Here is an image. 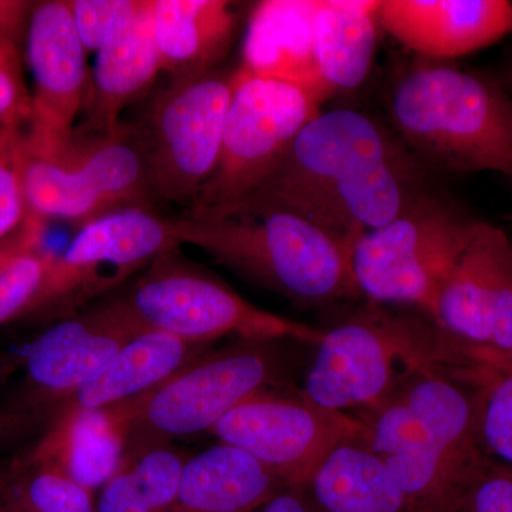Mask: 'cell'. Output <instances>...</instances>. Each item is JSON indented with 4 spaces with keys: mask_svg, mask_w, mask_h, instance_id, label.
I'll return each instance as SVG.
<instances>
[{
    "mask_svg": "<svg viewBox=\"0 0 512 512\" xmlns=\"http://www.w3.org/2000/svg\"><path fill=\"white\" fill-rule=\"evenodd\" d=\"M431 178L393 128L362 111L322 110L274 173L241 201L285 208L357 241L436 190Z\"/></svg>",
    "mask_w": 512,
    "mask_h": 512,
    "instance_id": "6da1fadb",
    "label": "cell"
},
{
    "mask_svg": "<svg viewBox=\"0 0 512 512\" xmlns=\"http://www.w3.org/2000/svg\"><path fill=\"white\" fill-rule=\"evenodd\" d=\"M480 375L419 373L356 410L363 440L402 490L407 512H460L490 456L480 436Z\"/></svg>",
    "mask_w": 512,
    "mask_h": 512,
    "instance_id": "7a4b0ae2",
    "label": "cell"
},
{
    "mask_svg": "<svg viewBox=\"0 0 512 512\" xmlns=\"http://www.w3.org/2000/svg\"><path fill=\"white\" fill-rule=\"evenodd\" d=\"M178 244L202 249L248 281L295 305L355 301L356 241L275 205L234 202L168 218Z\"/></svg>",
    "mask_w": 512,
    "mask_h": 512,
    "instance_id": "3957f363",
    "label": "cell"
},
{
    "mask_svg": "<svg viewBox=\"0 0 512 512\" xmlns=\"http://www.w3.org/2000/svg\"><path fill=\"white\" fill-rule=\"evenodd\" d=\"M484 366L426 313L369 302L323 332L301 392L336 412L387 399L419 373L463 375Z\"/></svg>",
    "mask_w": 512,
    "mask_h": 512,
    "instance_id": "277c9868",
    "label": "cell"
},
{
    "mask_svg": "<svg viewBox=\"0 0 512 512\" xmlns=\"http://www.w3.org/2000/svg\"><path fill=\"white\" fill-rule=\"evenodd\" d=\"M390 123L430 171H493L512 181V100L503 84L444 62L414 64L394 83Z\"/></svg>",
    "mask_w": 512,
    "mask_h": 512,
    "instance_id": "5b68a950",
    "label": "cell"
},
{
    "mask_svg": "<svg viewBox=\"0 0 512 512\" xmlns=\"http://www.w3.org/2000/svg\"><path fill=\"white\" fill-rule=\"evenodd\" d=\"M291 343L235 339L194 357L148 392L116 404L127 424L123 466L148 451L170 446L177 437L210 433L252 394L285 389L293 367Z\"/></svg>",
    "mask_w": 512,
    "mask_h": 512,
    "instance_id": "8992f818",
    "label": "cell"
},
{
    "mask_svg": "<svg viewBox=\"0 0 512 512\" xmlns=\"http://www.w3.org/2000/svg\"><path fill=\"white\" fill-rule=\"evenodd\" d=\"M147 330L121 299L45 330L28 350L22 380L0 403V451L39 439L77 390Z\"/></svg>",
    "mask_w": 512,
    "mask_h": 512,
    "instance_id": "52a82bcc",
    "label": "cell"
},
{
    "mask_svg": "<svg viewBox=\"0 0 512 512\" xmlns=\"http://www.w3.org/2000/svg\"><path fill=\"white\" fill-rule=\"evenodd\" d=\"M478 220L436 190L353 245L356 284L367 301L417 309L431 318L437 295Z\"/></svg>",
    "mask_w": 512,
    "mask_h": 512,
    "instance_id": "ba28073f",
    "label": "cell"
},
{
    "mask_svg": "<svg viewBox=\"0 0 512 512\" xmlns=\"http://www.w3.org/2000/svg\"><path fill=\"white\" fill-rule=\"evenodd\" d=\"M121 301L144 328L202 345L235 336L316 346L323 336V330L265 311L242 298L217 276L181 259L178 248L154 259Z\"/></svg>",
    "mask_w": 512,
    "mask_h": 512,
    "instance_id": "9c48e42d",
    "label": "cell"
},
{
    "mask_svg": "<svg viewBox=\"0 0 512 512\" xmlns=\"http://www.w3.org/2000/svg\"><path fill=\"white\" fill-rule=\"evenodd\" d=\"M235 72L171 82L134 126L153 200L192 207L220 158Z\"/></svg>",
    "mask_w": 512,
    "mask_h": 512,
    "instance_id": "30bf717a",
    "label": "cell"
},
{
    "mask_svg": "<svg viewBox=\"0 0 512 512\" xmlns=\"http://www.w3.org/2000/svg\"><path fill=\"white\" fill-rule=\"evenodd\" d=\"M320 111L319 101L302 87L235 70L220 158L191 208L222 207L248 197Z\"/></svg>",
    "mask_w": 512,
    "mask_h": 512,
    "instance_id": "8fae6325",
    "label": "cell"
},
{
    "mask_svg": "<svg viewBox=\"0 0 512 512\" xmlns=\"http://www.w3.org/2000/svg\"><path fill=\"white\" fill-rule=\"evenodd\" d=\"M178 247L168 218L151 208L109 212L79 228L69 247L55 256L25 316L72 318L87 302Z\"/></svg>",
    "mask_w": 512,
    "mask_h": 512,
    "instance_id": "7c38bea8",
    "label": "cell"
},
{
    "mask_svg": "<svg viewBox=\"0 0 512 512\" xmlns=\"http://www.w3.org/2000/svg\"><path fill=\"white\" fill-rule=\"evenodd\" d=\"M210 434L295 485L308 484L339 444L365 437L366 427L353 414L326 409L285 387L252 394L225 414Z\"/></svg>",
    "mask_w": 512,
    "mask_h": 512,
    "instance_id": "4fadbf2b",
    "label": "cell"
},
{
    "mask_svg": "<svg viewBox=\"0 0 512 512\" xmlns=\"http://www.w3.org/2000/svg\"><path fill=\"white\" fill-rule=\"evenodd\" d=\"M25 53L33 79L26 148L53 153L73 140L90 90L87 52L67 0L35 3Z\"/></svg>",
    "mask_w": 512,
    "mask_h": 512,
    "instance_id": "5bb4252c",
    "label": "cell"
},
{
    "mask_svg": "<svg viewBox=\"0 0 512 512\" xmlns=\"http://www.w3.org/2000/svg\"><path fill=\"white\" fill-rule=\"evenodd\" d=\"M431 319L478 352L512 356V242L503 229L477 222Z\"/></svg>",
    "mask_w": 512,
    "mask_h": 512,
    "instance_id": "9a60e30c",
    "label": "cell"
},
{
    "mask_svg": "<svg viewBox=\"0 0 512 512\" xmlns=\"http://www.w3.org/2000/svg\"><path fill=\"white\" fill-rule=\"evenodd\" d=\"M380 28L426 60L456 59L512 32L508 0H382Z\"/></svg>",
    "mask_w": 512,
    "mask_h": 512,
    "instance_id": "2e32d148",
    "label": "cell"
},
{
    "mask_svg": "<svg viewBox=\"0 0 512 512\" xmlns=\"http://www.w3.org/2000/svg\"><path fill=\"white\" fill-rule=\"evenodd\" d=\"M318 0H264L249 15L239 70L295 84L320 106L328 100L313 57Z\"/></svg>",
    "mask_w": 512,
    "mask_h": 512,
    "instance_id": "e0dca14e",
    "label": "cell"
},
{
    "mask_svg": "<svg viewBox=\"0 0 512 512\" xmlns=\"http://www.w3.org/2000/svg\"><path fill=\"white\" fill-rule=\"evenodd\" d=\"M154 0L123 35L96 53L84 119L77 136H104L121 126L123 111L163 72L154 36Z\"/></svg>",
    "mask_w": 512,
    "mask_h": 512,
    "instance_id": "ac0fdd59",
    "label": "cell"
},
{
    "mask_svg": "<svg viewBox=\"0 0 512 512\" xmlns=\"http://www.w3.org/2000/svg\"><path fill=\"white\" fill-rule=\"evenodd\" d=\"M127 424L116 406L67 409L25 451L62 468L86 490L103 488L123 467Z\"/></svg>",
    "mask_w": 512,
    "mask_h": 512,
    "instance_id": "d6986e66",
    "label": "cell"
},
{
    "mask_svg": "<svg viewBox=\"0 0 512 512\" xmlns=\"http://www.w3.org/2000/svg\"><path fill=\"white\" fill-rule=\"evenodd\" d=\"M286 487L276 471L220 443L185 461L171 512H255Z\"/></svg>",
    "mask_w": 512,
    "mask_h": 512,
    "instance_id": "ffe728a7",
    "label": "cell"
},
{
    "mask_svg": "<svg viewBox=\"0 0 512 512\" xmlns=\"http://www.w3.org/2000/svg\"><path fill=\"white\" fill-rule=\"evenodd\" d=\"M235 3L154 0V36L163 72L175 80L212 72L237 32Z\"/></svg>",
    "mask_w": 512,
    "mask_h": 512,
    "instance_id": "44dd1931",
    "label": "cell"
},
{
    "mask_svg": "<svg viewBox=\"0 0 512 512\" xmlns=\"http://www.w3.org/2000/svg\"><path fill=\"white\" fill-rule=\"evenodd\" d=\"M379 0H318L313 57L328 100L357 89L372 69L379 32Z\"/></svg>",
    "mask_w": 512,
    "mask_h": 512,
    "instance_id": "7402d4cb",
    "label": "cell"
},
{
    "mask_svg": "<svg viewBox=\"0 0 512 512\" xmlns=\"http://www.w3.org/2000/svg\"><path fill=\"white\" fill-rule=\"evenodd\" d=\"M210 345L188 342L161 330H147L128 342L106 366L84 383L66 409L116 406L163 383Z\"/></svg>",
    "mask_w": 512,
    "mask_h": 512,
    "instance_id": "603a6c76",
    "label": "cell"
},
{
    "mask_svg": "<svg viewBox=\"0 0 512 512\" xmlns=\"http://www.w3.org/2000/svg\"><path fill=\"white\" fill-rule=\"evenodd\" d=\"M306 485L322 512H407L399 484L363 437L339 444Z\"/></svg>",
    "mask_w": 512,
    "mask_h": 512,
    "instance_id": "cb8c5ba5",
    "label": "cell"
},
{
    "mask_svg": "<svg viewBox=\"0 0 512 512\" xmlns=\"http://www.w3.org/2000/svg\"><path fill=\"white\" fill-rule=\"evenodd\" d=\"M0 512H96L92 491L22 451L0 467Z\"/></svg>",
    "mask_w": 512,
    "mask_h": 512,
    "instance_id": "d4e9b609",
    "label": "cell"
},
{
    "mask_svg": "<svg viewBox=\"0 0 512 512\" xmlns=\"http://www.w3.org/2000/svg\"><path fill=\"white\" fill-rule=\"evenodd\" d=\"M187 460L168 446L124 464L101 488L96 512H171Z\"/></svg>",
    "mask_w": 512,
    "mask_h": 512,
    "instance_id": "484cf974",
    "label": "cell"
},
{
    "mask_svg": "<svg viewBox=\"0 0 512 512\" xmlns=\"http://www.w3.org/2000/svg\"><path fill=\"white\" fill-rule=\"evenodd\" d=\"M45 234L46 221L28 214L0 242V325L25 316L45 282L56 256L45 248Z\"/></svg>",
    "mask_w": 512,
    "mask_h": 512,
    "instance_id": "4316f807",
    "label": "cell"
},
{
    "mask_svg": "<svg viewBox=\"0 0 512 512\" xmlns=\"http://www.w3.org/2000/svg\"><path fill=\"white\" fill-rule=\"evenodd\" d=\"M480 436L485 453L512 466V356L488 366L480 386Z\"/></svg>",
    "mask_w": 512,
    "mask_h": 512,
    "instance_id": "83f0119b",
    "label": "cell"
},
{
    "mask_svg": "<svg viewBox=\"0 0 512 512\" xmlns=\"http://www.w3.org/2000/svg\"><path fill=\"white\" fill-rule=\"evenodd\" d=\"M150 0H69L70 12L87 53L100 52L134 25Z\"/></svg>",
    "mask_w": 512,
    "mask_h": 512,
    "instance_id": "f1b7e54d",
    "label": "cell"
},
{
    "mask_svg": "<svg viewBox=\"0 0 512 512\" xmlns=\"http://www.w3.org/2000/svg\"><path fill=\"white\" fill-rule=\"evenodd\" d=\"M26 128L0 126V242L28 217L25 192Z\"/></svg>",
    "mask_w": 512,
    "mask_h": 512,
    "instance_id": "f546056e",
    "label": "cell"
},
{
    "mask_svg": "<svg viewBox=\"0 0 512 512\" xmlns=\"http://www.w3.org/2000/svg\"><path fill=\"white\" fill-rule=\"evenodd\" d=\"M32 94L23 72L22 50L0 43V126L28 127Z\"/></svg>",
    "mask_w": 512,
    "mask_h": 512,
    "instance_id": "4dcf8cb0",
    "label": "cell"
},
{
    "mask_svg": "<svg viewBox=\"0 0 512 512\" xmlns=\"http://www.w3.org/2000/svg\"><path fill=\"white\" fill-rule=\"evenodd\" d=\"M460 512H512V466L490 458Z\"/></svg>",
    "mask_w": 512,
    "mask_h": 512,
    "instance_id": "1f68e13d",
    "label": "cell"
},
{
    "mask_svg": "<svg viewBox=\"0 0 512 512\" xmlns=\"http://www.w3.org/2000/svg\"><path fill=\"white\" fill-rule=\"evenodd\" d=\"M35 3L28 0H0V43L22 50Z\"/></svg>",
    "mask_w": 512,
    "mask_h": 512,
    "instance_id": "d6a6232c",
    "label": "cell"
},
{
    "mask_svg": "<svg viewBox=\"0 0 512 512\" xmlns=\"http://www.w3.org/2000/svg\"><path fill=\"white\" fill-rule=\"evenodd\" d=\"M255 512H322L306 484L289 485Z\"/></svg>",
    "mask_w": 512,
    "mask_h": 512,
    "instance_id": "836d02e7",
    "label": "cell"
},
{
    "mask_svg": "<svg viewBox=\"0 0 512 512\" xmlns=\"http://www.w3.org/2000/svg\"><path fill=\"white\" fill-rule=\"evenodd\" d=\"M505 90L510 94L512 100V64L508 67L507 74H505Z\"/></svg>",
    "mask_w": 512,
    "mask_h": 512,
    "instance_id": "e575fe53",
    "label": "cell"
},
{
    "mask_svg": "<svg viewBox=\"0 0 512 512\" xmlns=\"http://www.w3.org/2000/svg\"><path fill=\"white\" fill-rule=\"evenodd\" d=\"M512 33V32H511Z\"/></svg>",
    "mask_w": 512,
    "mask_h": 512,
    "instance_id": "d590c367",
    "label": "cell"
}]
</instances>
